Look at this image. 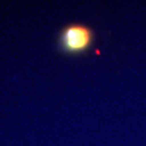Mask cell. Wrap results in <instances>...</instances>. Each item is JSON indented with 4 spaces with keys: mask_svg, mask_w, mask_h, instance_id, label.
<instances>
[{
    "mask_svg": "<svg viewBox=\"0 0 146 146\" xmlns=\"http://www.w3.org/2000/svg\"><path fill=\"white\" fill-rule=\"evenodd\" d=\"M92 42V31L82 25H72L62 33L61 44L68 52H82Z\"/></svg>",
    "mask_w": 146,
    "mask_h": 146,
    "instance_id": "obj_1",
    "label": "cell"
}]
</instances>
